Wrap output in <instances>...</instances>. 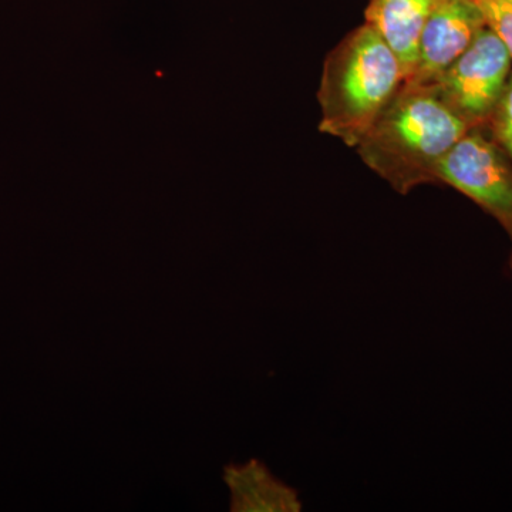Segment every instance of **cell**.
I'll use <instances>...</instances> for the list:
<instances>
[{
    "label": "cell",
    "instance_id": "4",
    "mask_svg": "<svg viewBox=\"0 0 512 512\" xmlns=\"http://www.w3.org/2000/svg\"><path fill=\"white\" fill-rule=\"evenodd\" d=\"M511 62L507 46L487 26L433 84L461 119L485 130L510 77Z\"/></svg>",
    "mask_w": 512,
    "mask_h": 512
},
{
    "label": "cell",
    "instance_id": "3",
    "mask_svg": "<svg viewBox=\"0 0 512 512\" xmlns=\"http://www.w3.org/2000/svg\"><path fill=\"white\" fill-rule=\"evenodd\" d=\"M436 180L476 202L503 227L511 242L512 274V163L503 150L485 130L474 128L440 161Z\"/></svg>",
    "mask_w": 512,
    "mask_h": 512
},
{
    "label": "cell",
    "instance_id": "10",
    "mask_svg": "<svg viewBox=\"0 0 512 512\" xmlns=\"http://www.w3.org/2000/svg\"><path fill=\"white\" fill-rule=\"evenodd\" d=\"M504 2L510 3V5H512V0H504Z\"/></svg>",
    "mask_w": 512,
    "mask_h": 512
},
{
    "label": "cell",
    "instance_id": "6",
    "mask_svg": "<svg viewBox=\"0 0 512 512\" xmlns=\"http://www.w3.org/2000/svg\"><path fill=\"white\" fill-rule=\"evenodd\" d=\"M433 3L434 0H370L366 8L365 23L392 49L406 80L416 69L421 33Z\"/></svg>",
    "mask_w": 512,
    "mask_h": 512
},
{
    "label": "cell",
    "instance_id": "5",
    "mask_svg": "<svg viewBox=\"0 0 512 512\" xmlns=\"http://www.w3.org/2000/svg\"><path fill=\"white\" fill-rule=\"evenodd\" d=\"M484 28L487 20L476 0H434L421 33L416 69L406 82L433 83Z\"/></svg>",
    "mask_w": 512,
    "mask_h": 512
},
{
    "label": "cell",
    "instance_id": "9",
    "mask_svg": "<svg viewBox=\"0 0 512 512\" xmlns=\"http://www.w3.org/2000/svg\"><path fill=\"white\" fill-rule=\"evenodd\" d=\"M487 26L497 33L512 57V5L504 0H476Z\"/></svg>",
    "mask_w": 512,
    "mask_h": 512
},
{
    "label": "cell",
    "instance_id": "8",
    "mask_svg": "<svg viewBox=\"0 0 512 512\" xmlns=\"http://www.w3.org/2000/svg\"><path fill=\"white\" fill-rule=\"evenodd\" d=\"M485 133H488V137L503 150L512 163V72L491 114Z\"/></svg>",
    "mask_w": 512,
    "mask_h": 512
},
{
    "label": "cell",
    "instance_id": "1",
    "mask_svg": "<svg viewBox=\"0 0 512 512\" xmlns=\"http://www.w3.org/2000/svg\"><path fill=\"white\" fill-rule=\"evenodd\" d=\"M471 130L433 83L404 82L356 148L370 170L406 195L437 183L440 161Z\"/></svg>",
    "mask_w": 512,
    "mask_h": 512
},
{
    "label": "cell",
    "instance_id": "7",
    "mask_svg": "<svg viewBox=\"0 0 512 512\" xmlns=\"http://www.w3.org/2000/svg\"><path fill=\"white\" fill-rule=\"evenodd\" d=\"M232 512H301L303 503L296 488L275 476L264 461L228 464L224 468Z\"/></svg>",
    "mask_w": 512,
    "mask_h": 512
},
{
    "label": "cell",
    "instance_id": "2",
    "mask_svg": "<svg viewBox=\"0 0 512 512\" xmlns=\"http://www.w3.org/2000/svg\"><path fill=\"white\" fill-rule=\"evenodd\" d=\"M404 80L392 49L363 23L326 57L318 92L319 130L356 148Z\"/></svg>",
    "mask_w": 512,
    "mask_h": 512
}]
</instances>
